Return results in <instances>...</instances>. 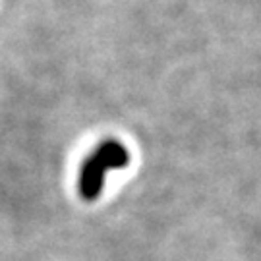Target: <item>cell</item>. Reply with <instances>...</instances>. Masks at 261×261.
Wrapping results in <instances>:
<instances>
[{"mask_svg":"<svg viewBox=\"0 0 261 261\" xmlns=\"http://www.w3.org/2000/svg\"><path fill=\"white\" fill-rule=\"evenodd\" d=\"M130 165V151L120 140L107 138L84 159L77 172V196L84 201H97L103 194L109 170H120Z\"/></svg>","mask_w":261,"mask_h":261,"instance_id":"cell-1","label":"cell"}]
</instances>
